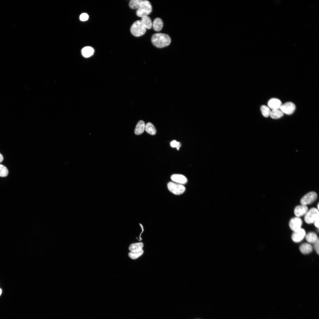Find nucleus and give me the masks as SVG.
<instances>
[{
	"label": "nucleus",
	"mask_w": 319,
	"mask_h": 319,
	"mask_svg": "<svg viewBox=\"0 0 319 319\" xmlns=\"http://www.w3.org/2000/svg\"><path fill=\"white\" fill-rule=\"evenodd\" d=\"M151 41L155 47L161 48L169 45L171 43V39L167 35L158 33L155 34L152 36Z\"/></svg>",
	"instance_id": "obj_1"
},
{
	"label": "nucleus",
	"mask_w": 319,
	"mask_h": 319,
	"mask_svg": "<svg viewBox=\"0 0 319 319\" xmlns=\"http://www.w3.org/2000/svg\"><path fill=\"white\" fill-rule=\"evenodd\" d=\"M152 10V5L150 2L147 0H142L140 6L136 12V15L139 17L148 16L151 12Z\"/></svg>",
	"instance_id": "obj_2"
},
{
	"label": "nucleus",
	"mask_w": 319,
	"mask_h": 319,
	"mask_svg": "<svg viewBox=\"0 0 319 319\" xmlns=\"http://www.w3.org/2000/svg\"><path fill=\"white\" fill-rule=\"evenodd\" d=\"M130 31L134 36L139 37L144 35L146 32V29L142 23L141 20L136 21L131 25Z\"/></svg>",
	"instance_id": "obj_3"
},
{
	"label": "nucleus",
	"mask_w": 319,
	"mask_h": 319,
	"mask_svg": "<svg viewBox=\"0 0 319 319\" xmlns=\"http://www.w3.org/2000/svg\"><path fill=\"white\" fill-rule=\"evenodd\" d=\"M169 190L176 195L183 194L185 190V187L182 185L172 182H169L167 185Z\"/></svg>",
	"instance_id": "obj_4"
},
{
	"label": "nucleus",
	"mask_w": 319,
	"mask_h": 319,
	"mask_svg": "<svg viewBox=\"0 0 319 319\" xmlns=\"http://www.w3.org/2000/svg\"><path fill=\"white\" fill-rule=\"evenodd\" d=\"M319 217L318 210L315 208H311L305 215L304 220L308 224L313 223Z\"/></svg>",
	"instance_id": "obj_5"
},
{
	"label": "nucleus",
	"mask_w": 319,
	"mask_h": 319,
	"mask_svg": "<svg viewBox=\"0 0 319 319\" xmlns=\"http://www.w3.org/2000/svg\"><path fill=\"white\" fill-rule=\"evenodd\" d=\"M318 195L314 191L309 192L304 196L300 200L301 205H306L314 202L317 199Z\"/></svg>",
	"instance_id": "obj_6"
},
{
	"label": "nucleus",
	"mask_w": 319,
	"mask_h": 319,
	"mask_svg": "<svg viewBox=\"0 0 319 319\" xmlns=\"http://www.w3.org/2000/svg\"><path fill=\"white\" fill-rule=\"evenodd\" d=\"M302 223L301 219L299 217H296L290 219L289 225L291 229L293 232H295L301 228Z\"/></svg>",
	"instance_id": "obj_7"
},
{
	"label": "nucleus",
	"mask_w": 319,
	"mask_h": 319,
	"mask_svg": "<svg viewBox=\"0 0 319 319\" xmlns=\"http://www.w3.org/2000/svg\"><path fill=\"white\" fill-rule=\"evenodd\" d=\"M296 106L295 104L291 102H287L282 105L280 108L283 113L287 115H291L295 110Z\"/></svg>",
	"instance_id": "obj_8"
},
{
	"label": "nucleus",
	"mask_w": 319,
	"mask_h": 319,
	"mask_svg": "<svg viewBox=\"0 0 319 319\" xmlns=\"http://www.w3.org/2000/svg\"><path fill=\"white\" fill-rule=\"evenodd\" d=\"M306 235L305 230L302 228L294 232L292 236L293 241L295 242H298L301 241Z\"/></svg>",
	"instance_id": "obj_9"
},
{
	"label": "nucleus",
	"mask_w": 319,
	"mask_h": 319,
	"mask_svg": "<svg viewBox=\"0 0 319 319\" xmlns=\"http://www.w3.org/2000/svg\"><path fill=\"white\" fill-rule=\"evenodd\" d=\"M171 179L173 181L181 185L185 184L187 182V179L186 177L183 175L180 174H174L172 175Z\"/></svg>",
	"instance_id": "obj_10"
},
{
	"label": "nucleus",
	"mask_w": 319,
	"mask_h": 319,
	"mask_svg": "<svg viewBox=\"0 0 319 319\" xmlns=\"http://www.w3.org/2000/svg\"><path fill=\"white\" fill-rule=\"evenodd\" d=\"M308 211L306 205H301L297 206L294 209V214L297 217H299L305 215Z\"/></svg>",
	"instance_id": "obj_11"
},
{
	"label": "nucleus",
	"mask_w": 319,
	"mask_h": 319,
	"mask_svg": "<svg viewBox=\"0 0 319 319\" xmlns=\"http://www.w3.org/2000/svg\"><path fill=\"white\" fill-rule=\"evenodd\" d=\"M282 105L281 101L276 98L271 99L268 102V107L272 110L280 109Z\"/></svg>",
	"instance_id": "obj_12"
},
{
	"label": "nucleus",
	"mask_w": 319,
	"mask_h": 319,
	"mask_svg": "<svg viewBox=\"0 0 319 319\" xmlns=\"http://www.w3.org/2000/svg\"><path fill=\"white\" fill-rule=\"evenodd\" d=\"M144 246V244L142 242H136L131 244L129 247L128 249L131 252H139L143 250Z\"/></svg>",
	"instance_id": "obj_13"
},
{
	"label": "nucleus",
	"mask_w": 319,
	"mask_h": 319,
	"mask_svg": "<svg viewBox=\"0 0 319 319\" xmlns=\"http://www.w3.org/2000/svg\"><path fill=\"white\" fill-rule=\"evenodd\" d=\"M163 26V22L162 19L159 18L155 19L152 22V27L156 31H160L161 30Z\"/></svg>",
	"instance_id": "obj_14"
},
{
	"label": "nucleus",
	"mask_w": 319,
	"mask_h": 319,
	"mask_svg": "<svg viewBox=\"0 0 319 319\" xmlns=\"http://www.w3.org/2000/svg\"><path fill=\"white\" fill-rule=\"evenodd\" d=\"M300 252L302 254H307L312 252L313 250V247L309 243H304L300 246Z\"/></svg>",
	"instance_id": "obj_15"
},
{
	"label": "nucleus",
	"mask_w": 319,
	"mask_h": 319,
	"mask_svg": "<svg viewBox=\"0 0 319 319\" xmlns=\"http://www.w3.org/2000/svg\"><path fill=\"white\" fill-rule=\"evenodd\" d=\"M145 123L143 121H139L137 123L135 129V134L139 135L143 133L145 130Z\"/></svg>",
	"instance_id": "obj_16"
},
{
	"label": "nucleus",
	"mask_w": 319,
	"mask_h": 319,
	"mask_svg": "<svg viewBox=\"0 0 319 319\" xmlns=\"http://www.w3.org/2000/svg\"><path fill=\"white\" fill-rule=\"evenodd\" d=\"M141 22L146 29H150L152 26V22L150 18L148 16L141 17Z\"/></svg>",
	"instance_id": "obj_17"
},
{
	"label": "nucleus",
	"mask_w": 319,
	"mask_h": 319,
	"mask_svg": "<svg viewBox=\"0 0 319 319\" xmlns=\"http://www.w3.org/2000/svg\"><path fill=\"white\" fill-rule=\"evenodd\" d=\"M94 52V49L92 47L90 46L85 47L83 48L82 50V56L86 58L91 56L93 55Z\"/></svg>",
	"instance_id": "obj_18"
},
{
	"label": "nucleus",
	"mask_w": 319,
	"mask_h": 319,
	"mask_svg": "<svg viewBox=\"0 0 319 319\" xmlns=\"http://www.w3.org/2000/svg\"><path fill=\"white\" fill-rule=\"evenodd\" d=\"M307 241L309 243H314L319 239L317 235L314 232H310L306 236Z\"/></svg>",
	"instance_id": "obj_19"
},
{
	"label": "nucleus",
	"mask_w": 319,
	"mask_h": 319,
	"mask_svg": "<svg viewBox=\"0 0 319 319\" xmlns=\"http://www.w3.org/2000/svg\"><path fill=\"white\" fill-rule=\"evenodd\" d=\"M145 130L147 133L151 135H155L156 133L154 126L150 122H148L145 125Z\"/></svg>",
	"instance_id": "obj_20"
},
{
	"label": "nucleus",
	"mask_w": 319,
	"mask_h": 319,
	"mask_svg": "<svg viewBox=\"0 0 319 319\" xmlns=\"http://www.w3.org/2000/svg\"><path fill=\"white\" fill-rule=\"evenodd\" d=\"M283 115V113L281 110L276 109L271 111L270 116L272 118L277 119L281 117Z\"/></svg>",
	"instance_id": "obj_21"
},
{
	"label": "nucleus",
	"mask_w": 319,
	"mask_h": 319,
	"mask_svg": "<svg viewBox=\"0 0 319 319\" xmlns=\"http://www.w3.org/2000/svg\"><path fill=\"white\" fill-rule=\"evenodd\" d=\"M142 0H131L130 1L129 5L130 8L133 9H137L139 7Z\"/></svg>",
	"instance_id": "obj_22"
},
{
	"label": "nucleus",
	"mask_w": 319,
	"mask_h": 319,
	"mask_svg": "<svg viewBox=\"0 0 319 319\" xmlns=\"http://www.w3.org/2000/svg\"><path fill=\"white\" fill-rule=\"evenodd\" d=\"M261 110L263 115L265 117H267L270 115L271 110L269 108L265 105H262L261 106Z\"/></svg>",
	"instance_id": "obj_23"
},
{
	"label": "nucleus",
	"mask_w": 319,
	"mask_h": 319,
	"mask_svg": "<svg viewBox=\"0 0 319 319\" xmlns=\"http://www.w3.org/2000/svg\"><path fill=\"white\" fill-rule=\"evenodd\" d=\"M144 251L143 250L141 251L136 253H133L130 252L128 253L129 257L131 259L135 260L138 258L144 253Z\"/></svg>",
	"instance_id": "obj_24"
},
{
	"label": "nucleus",
	"mask_w": 319,
	"mask_h": 319,
	"mask_svg": "<svg viewBox=\"0 0 319 319\" xmlns=\"http://www.w3.org/2000/svg\"><path fill=\"white\" fill-rule=\"evenodd\" d=\"M8 172L7 168L4 165L0 164V176L6 177L8 175Z\"/></svg>",
	"instance_id": "obj_25"
},
{
	"label": "nucleus",
	"mask_w": 319,
	"mask_h": 319,
	"mask_svg": "<svg viewBox=\"0 0 319 319\" xmlns=\"http://www.w3.org/2000/svg\"><path fill=\"white\" fill-rule=\"evenodd\" d=\"M170 146L172 147L176 148L177 150H179L181 144L179 142H177L176 140H174L171 142Z\"/></svg>",
	"instance_id": "obj_26"
},
{
	"label": "nucleus",
	"mask_w": 319,
	"mask_h": 319,
	"mask_svg": "<svg viewBox=\"0 0 319 319\" xmlns=\"http://www.w3.org/2000/svg\"><path fill=\"white\" fill-rule=\"evenodd\" d=\"M89 16L88 14L86 13H82L80 16V20L83 21H86L87 20Z\"/></svg>",
	"instance_id": "obj_27"
},
{
	"label": "nucleus",
	"mask_w": 319,
	"mask_h": 319,
	"mask_svg": "<svg viewBox=\"0 0 319 319\" xmlns=\"http://www.w3.org/2000/svg\"><path fill=\"white\" fill-rule=\"evenodd\" d=\"M313 244V247L317 253L319 254V240L318 239Z\"/></svg>",
	"instance_id": "obj_28"
},
{
	"label": "nucleus",
	"mask_w": 319,
	"mask_h": 319,
	"mask_svg": "<svg viewBox=\"0 0 319 319\" xmlns=\"http://www.w3.org/2000/svg\"><path fill=\"white\" fill-rule=\"evenodd\" d=\"M319 217L314 222L315 226L318 229L319 228Z\"/></svg>",
	"instance_id": "obj_29"
},
{
	"label": "nucleus",
	"mask_w": 319,
	"mask_h": 319,
	"mask_svg": "<svg viewBox=\"0 0 319 319\" xmlns=\"http://www.w3.org/2000/svg\"><path fill=\"white\" fill-rule=\"evenodd\" d=\"M4 159L3 157L2 154L0 153V163L2 162Z\"/></svg>",
	"instance_id": "obj_30"
},
{
	"label": "nucleus",
	"mask_w": 319,
	"mask_h": 319,
	"mask_svg": "<svg viewBox=\"0 0 319 319\" xmlns=\"http://www.w3.org/2000/svg\"><path fill=\"white\" fill-rule=\"evenodd\" d=\"M2 292V290L0 288V295L1 294Z\"/></svg>",
	"instance_id": "obj_31"
},
{
	"label": "nucleus",
	"mask_w": 319,
	"mask_h": 319,
	"mask_svg": "<svg viewBox=\"0 0 319 319\" xmlns=\"http://www.w3.org/2000/svg\"><path fill=\"white\" fill-rule=\"evenodd\" d=\"M319 204H318V210H319Z\"/></svg>",
	"instance_id": "obj_32"
}]
</instances>
